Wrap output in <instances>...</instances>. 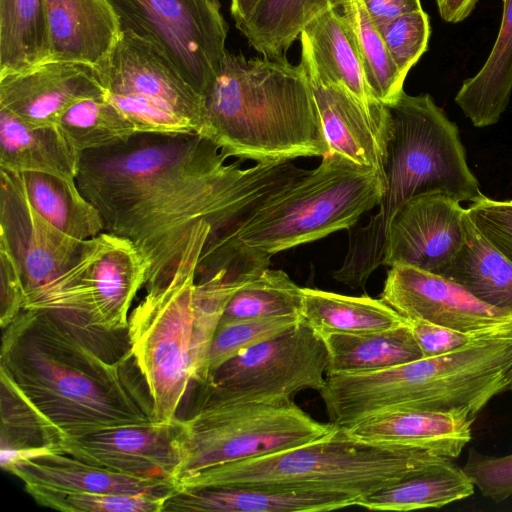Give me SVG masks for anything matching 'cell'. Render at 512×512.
I'll return each instance as SVG.
<instances>
[{
  "label": "cell",
  "instance_id": "cell-1",
  "mask_svg": "<svg viewBox=\"0 0 512 512\" xmlns=\"http://www.w3.org/2000/svg\"><path fill=\"white\" fill-rule=\"evenodd\" d=\"M197 133L137 134L82 154L77 185L102 216L104 231L130 241L147 265L145 288L176 269L200 222L219 235L263 199L309 170L291 161L241 169Z\"/></svg>",
  "mask_w": 512,
  "mask_h": 512
},
{
  "label": "cell",
  "instance_id": "cell-2",
  "mask_svg": "<svg viewBox=\"0 0 512 512\" xmlns=\"http://www.w3.org/2000/svg\"><path fill=\"white\" fill-rule=\"evenodd\" d=\"M3 329L0 379L44 444L156 422L129 342L57 313L22 310Z\"/></svg>",
  "mask_w": 512,
  "mask_h": 512
},
{
  "label": "cell",
  "instance_id": "cell-3",
  "mask_svg": "<svg viewBox=\"0 0 512 512\" xmlns=\"http://www.w3.org/2000/svg\"><path fill=\"white\" fill-rule=\"evenodd\" d=\"M386 189L378 170L336 153L260 201L241 221L208 238L197 279L219 275L244 284L270 266L273 255L343 229L378 206Z\"/></svg>",
  "mask_w": 512,
  "mask_h": 512
},
{
  "label": "cell",
  "instance_id": "cell-4",
  "mask_svg": "<svg viewBox=\"0 0 512 512\" xmlns=\"http://www.w3.org/2000/svg\"><path fill=\"white\" fill-rule=\"evenodd\" d=\"M197 134L227 157L257 163L329 154L307 74L284 56L247 59L227 51Z\"/></svg>",
  "mask_w": 512,
  "mask_h": 512
},
{
  "label": "cell",
  "instance_id": "cell-5",
  "mask_svg": "<svg viewBox=\"0 0 512 512\" xmlns=\"http://www.w3.org/2000/svg\"><path fill=\"white\" fill-rule=\"evenodd\" d=\"M512 337L482 336L454 352L361 373L327 374L319 392L330 423L349 428L397 410H467L477 414L509 389Z\"/></svg>",
  "mask_w": 512,
  "mask_h": 512
},
{
  "label": "cell",
  "instance_id": "cell-6",
  "mask_svg": "<svg viewBox=\"0 0 512 512\" xmlns=\"http://www.w3.org/2000/svg\"><path fill=\"white\" fill-rule=\"evenodd\" d=\"M442 459L427 450L363 441L337 427L311 443L206 468L177 488L249 487L361 499Z\"/></svg>",
  "mask_w": 512,
  "mask_h": 512
},
{
  "label": "cell",
  "instance_id": "cell-7",
  "mask_svg": "<svg viewBox=\"0 0 512 512\" xmlns=\"http://www.w3.org/2000/svg\"><path fill=\"white\" fill-rule=\"evenodd\" d=\"M386 106L391 119L384 164L386 189L377 212L351 232L354 247L372 258L384 256L389 224L411 198L444 193L459 202H474L484 195L468 166L458 127L429 94L403 92Z\"/></svg>",
  "mask_w": 512,
  "mask_h": 512
},
{
  "label": "cell",
  "instance_id": "cell-8",
  "mask_svg": "<svg viewBox=\"0 0 512 512\" xmlns=\"http://www.w3.org/2000/svg\"><path fill=\"white\" fill-rule=\"evenodd\" d=\"M212 226L200 222L172 275L146 289L129 314V347L144 377L157 421H172L192 380L197 265Z\"/></svg>",
  "mask_w": 512,
  "mask_h": 512
},
{
  "label": "cell",
  "instance_id": "cell-9",
  "mask_svg": "<svg viewBox=\"0 0 512 512\" xmlns=\"http://www.w3.org/2000/svg\"><path fill=\"white\" fill-rule=\"evenodd\" d=\"M181 421L182 459L173 481L206 468L319 440L337 427L312 418L292 400L205 402Z\"/></svg>",
  "mask_w": 512,
  "mask_h": 512
},
{
  "label": "cell",
  "instance_id": "cell-10",
  "mask_svg": "<svg viewBox=\"0 0 512 512\" xmlns=\"http://www.w3.org/2000/svg\"><path fill=\"white\" fill-rule=\"evenodd\" d=\"M146 278L137 248L103 231L82 243L71 263L39 289L38 300L47 311L120 332L127 329L129 309Z\"/></svg>",
  "mask_w": 512,
  "mask_h": 512
},
{
  "label": "cell",
  "instance_id": "cell-11",
  "mask_svg": "<svg viewBox=\"0 0 512 512\" xmlns=\"http://www.w3.org/2000/svg\"><path fill=\"white\" fill-rule=\"evenodd\" d=\"M328 351L323 337L300 320L225 362L200 385L205 402L288 401L305 389L320 392Z\"/></svg>",
  "mask_w": 512,
  "mask_h": 512
},
{
  "label": "cell",
  "instance_id": "cell-12",
  "mask_svg": "<svg viewBox=\"0 0 512 512\" xmlns=\"http://www.w3.org/2000/svg\"><path fill=\"white\" fill-rule=\"evenodd\" d=\"M121 29L153 42L204 98L227 50L219 0H107Z\"/></svg>",
  "mask_w": 512,
  "mask_h": 512
},
{
  "label": "cell",
  "instance_id": "cell-13",
  "mask_svg": "<svg viewBox=\"0 0 512 512\" xmlns=\"http://www.w3.org/2000/svg\"><path fill=\"white\" fill-rule=\"evenodd\" d=\"M59 230L28 201L15 175L0 169V247L21 274L25 298L60 274L82 243Z\"/></svg>",
  "mask_w": 512,
  "mask_h": 512
},
{
  "label": "cell",
  "instance_id": "cell-14",
  "mask_svg": "<svg viewBox=\"0 0 512 512\" xmlns=\"http://www.w3.org/2000/svg\"><path fill=\"white\" fill-rule=\"evenodd\" d=\"M461 202L444 193L408 200L387 231L383 265H409L438 274L463 246L469 217Z\"/></svg>",
  "mask_w": 512,
  "mask_h": 512
},
{
  "label": "cell",
  "instance_id": "cell-15",
  "mask_svg": "<svg viewBox=\"0 0 512 512\" xmlns=\"http://www.w3.org/2000/svg\"><path fill=\"white\" fill-rule=\"evenodd\" d=\"M380 299L406 320L480 335H488L512 315L483 303L441 275L402 264L390 267Z\"/></svg>",
  "mask_w": 512,
  "mask_h": 512
},
{
  "label": "cell",
  "instance_id": "cell-16",
  "mask_svg": "<svg viewBox=\"0 0 512 512\" xmlns=\"http://www.w3.org/2000/svg\"><path fill=\"white\" fill-rule=\"evenodd\" d=\"M96 68L107 92L161 102L189 118L198 133L204 98L153 42L122 30L107 60Z\"/></svg>",
  "mask_w": 512,
  "mask_h": 512
},
{
  "label": "cell",
  "instance_id": "cell-17",
  "mask_svg": "<svg viewBox=\"0 0 512 512\" xmlns=\"http://www.w3.org/2000/svg\"><path fill=\"white\" fill-rule=\"evenodd\" d=\"M181 421L123 426L61 443L64 454L127 475L173 481L181 463Z\"/></svg>",
  "mask_w": 512,
  "mask_h": 512
},
{
  "label": "cell",
  "instance_id": "cell-18",
  "mask_svg": "<svg viewBox=\"0 0 512 512\" xmlns=\"http://www.w3.org/2000/svg\"><path fill=\"white\" fill-rule=\"evenodd\" d=\"M105 92L96 67L47 61L28 71L0 77V108L31 127H57L75 101Z\"/></svg>",
  "mask_w": 512,
  "mask_h": 512
},
{
  "label": "cell",
  "instance_id": "cell-19",
  "mask_svg": "<svg viewBox=\"0 0 512 512\" xmlns=\"http://www.w3.org/2000/svg\"><path fill=\"white\" fill-rule=\"evenodd\" d=\"M300 39V63L305 71L347 89L389 136V109L374 97L366 82L354 31L340 8H329L313 18L303 28Z\"/></svg>",
  "mask_w": 512,
  "mask_h": 512
},
{
  "label": "cell",
  "instance_id": "cell-20",
  "mask_svg": "<svg viewBox=\"0 0 512 512\" xmlns=\"http://www.w3.org/2000/svg\"><path fill=\"white\" fill-rule=\"evenodd\" d=\"M476 416L467 410H397L368 417L346 428L355 438L400 445L457 458L471 440Z\"/></svg>",
  "mask_w": 512,
  "mask_h": 512
},
{
  "label": "cell",
  "instance_id": "cell-21",
  "mask_svg": "<svg viewBox=\"0 0 512 512\" xmlns=\"http://www.w3.org/2000/svg\"><path fill=\"white\" fill-rule=\"evenodd\" d=\"M45 8L48 61L99 67L107 60L122 31L107 0H45Z\"/></svg>",
  "mask_w": 512,
  "mask_h": 512
},
{
  "label": "cell",
  "instance_id": "cell-22",
  "mask_svg": "<svg viewBox=\"0 0 512 512\" xmlns=\"http://www.w3.org/2000/svg\"><path fill=\"white\" fill-rule=\"evenodd\" d=\"M306 74L329 153L339 154L384 175L390 135L377 127L361 103L343 86L326 83Z\"/></svg>",
  "mask_w": 512,
  "mask_h": 512
},
{
  "label": "cell",
  "instance_id": "cell-23",
  "mask_svg": "<svg viewBox=\"0 0 512 512\" xmlns=\"http://www.w3.org/2000/svg\"><path fill=\"white\" fill-rule=\"evenodd\" d=\"M8 472L25 486L62 491L168 496L178 491L167 478L127 475L59 453L26 460Z\"/></svg>",
  "mask_w": 512,
  "mask_h": 512
},
{
  "label": "cell",
  "instance_id": "cell-24",
  "mask_svg": "<svg viewBox=\"0 0 512 512\" xmlns=\"http://www.w3.org/2000/svg\"><path fill=\"white\" fill-rule=\"evenodd\" d=\"M358 498L339 493L280 491L249 487L178 490L165 503L167 511L322 512L356 506Z\"/></svg>",
  "mask_w": 512,
  "mask_h": 512
},
{
  "label": "cell",
  "instance_id": "cell-25",
  "mask_svg": "<svg viewBox=\"0 0 512 512\" xmlns=\"http://www.w3.org/2000/svg\"><path fill=\"white\" fill-rule=\"evenodd\" d=\"M82 153L57 127H31L0 108V169L76 180Z\"/></svg>",
  "mask_w": 512,
  "mask_h": 512
},
{
  "label": "cell",
  "instance_id": "cell-26",
  "mask_svg": "<svg viewBox=\"0 0 512 512\" xmlns=\"http://www.w3.org/2000/svg\"><path fill=\"white\" fill-rule=\"evenodd\" d=\"M512 93V0H503L500 29L482 68L465 80L455 102L475 127L496 124Z\"/></svg>",
  "mask_w": 512,
  "mask_h": 512
},
{
  "label": "cell",
  "instance_id": "cell-27",
  "mask_svg": "<svg viewBox=\"0 0 512 512\" xmlns=\"http://www.w3.org/2000/svg\"><path fill=\"white\" fill-rule=\"evenodd\" d=\"M475 485L450 459H442L358 500L372 511H411L440 508L474 494Z\"/></svg>",
  "mask_w": 512,
  "mask_h": 512
},
{
  "label": "cell",
  "instance_id": "cell-28",
  "mask_svg": "<svg viewBox=\"0 0 512 512\" xmlns=\"http://www.w3.org/2000/svg\"><path fill=\"white\" fill-rule=\"evenodd\" d=\"M302 290L301 319L322 337L328 334L371 333L407 323L381 299L346 296L314 288Z\"/></svg>",
  "mask_w": 512,
  "mask_h": 512
},
{
  "label": "cell",
  "instance_id": "cell-29",
  "mask_svg": "<svg viewBox=\"0 0 512 512\" xmlns=\"http://www.w3.org/2000/svg\"><path fill=\"white\" fill-rule=\"evenodd\" d=\"M323 339L327 374L371 372L423 358L408 322L383 331L328 334Z\"/></svg>",
  "mask_w": 512,
  "mask_h": 512
},
{
  "label": "cell",
  "instance_id": "cell-30",
  "mask_svg": "<svg viewBox=\"0 0 512 512\" xmlns=\"http://www.w3.org/2000/svg\"><path fill=\"white\" fill-rule=\"evenodd\" d=\"M12 173L31 205L62 232L85 241L104 231L101 214L76 180L40 172Z\"/></svg>",
  "mask_w": 512,
  "mask_h": 512
},
{
  "label": "cell",
  "instance_id": "cell-31",
  "mask_svg": "<svg viewBox=\"0 0 512 512\" xmlns=\"http://www.w3.org/2000/svg\"><path fill=\"white\" fill-rule=\"evenodd\" d=\"M438 275L483 303L512 313V264L482 237L471 220L463 246Z\"/></svg>",
  "mask_w": 512,
  "mask_h": 512
},
{
  "label": "cell",
  "instance_id": "cell-32",
  "mask_svg": "<svg viewBox=\"0 0 512 512\" xmlns=\"http://www.w3.org/2000/svg\"><path fill=\"white\" fill-rule=\"evenodd\" d=\"M45 0H0V77L49 60Z\"/></svg>",
  "mask_w": 512,
  "mask_h": 512
},
{
  "label": "cell",
  "instance_id": "cell-33",
  "mask_svg": "<svg viewBox=\"0 0 512 512\" xmlns=\"http://www.w3.org/2000/svg\"><path fill=\"white\" fill-rule=\"evenodd\" d=\"M346 0H259L236 27L263 56H283L317 15L340 8Z\"/></svg>",
  "mask_w": 512,
  "mask_h": 512
},
{
  "label": "cell",
  "instance_id": "cell-34",
  "mask_svg": "<svg viewBox=\"0 0 512 512\" xmlns=\"http://www.w3.org/2000/svg\"><path fill=\"white\" fill-rule=\"evenodd\" d=\"M58 126L82 154L122 144L138 134L105 93L75 101L63 113Z\"/></svg>",
  "mask_w": 512,
  "mask_h": 512
},
{
  "label": "cell",
  "instance_id": "cell-35",
  "mask_svg": "<svg viewBox=\"0 0 512 512\" xmlns=\"http://www.w3.org/2000/svg\"><path fill=\"white\" fill-rule=\"evenodd\" d=\"M303 290L283 270L269 267L236 290L219 324L258 318L299 316Z\"/></svg>",
  "mask_w": 512,
  "mask_h": 512
},
{
  "label": "cell",
  "instance_id": "cell-36",
  "mask_svg": "<svg viewBox=\"0 0 512 512\" xmlns=\"http://www.w3.org/2000/svg\"><path fill=\"white\" fill-rule=\"evenodd\" d=\"M340 11L354 31L366 82L372 94L384 105L395 103L404 92L405 78L391 58L363 1L346 0Z\"/></svg>",
  "mask_w": 512,
  "mask_h": 512
},
{
  "label": "cell",
  "instance_id": "cell-37",
  "mask_svg": "<svg viewBox=\"0 0 512 512\" xmlns=\"http://www.w3.org/2000/svg\"><path fill=\"white\" fill-rule=\"evenodd\" d=\"M217 276L196 279L192 335V380L203 384L208 378L207 359L210 346L224 310L238 288Z\"/></svg>",
  "mask_w": 512,
  "mask_h": 512
},
{
  "label": "cell",
  "instance_id": "cell-38",
  "mask_svg": "<svg viewBox=\"0 0 512 512\" xmlns=\"http://www.w3.org/2000/svg\"><path fill=\"white\" fill-rule=\"evenodd\" d=\"M40 505L64 512H163L170 496L72 492L25 486Z\"/></svg>",
  "mask_w": 512,
  "mask_h": 512
},
{
  "label": "cell",
  "instance_id": "cell-39",
  "mask_svg": "<svg viewBox=\"0 0 512 512\" xmlns=\"http://www.w3.org/2000/svg\"><path fill=\"white\" fill-rule=\"evenodd\" d=\"M300 320L301 317L290 315L219 324L208 354V377L241 351L274 337Z\"/></svg>",
  "mask_w": 512,
  "mask_h": 512
},
{
  "label": "cell",
  "instance_id": "cell-40",
  "mask_svg": "<svg viewBox=\"0 0 512 512\" xmlns=\"http://www.w3.org/2000/svg\"><path fill=\"white\" fill-rule=\"evenodd\" d=\"M105 95L132 123L138 134L175 136L197 133L189 118L161 102L107 91Z\"/></svg>",
  "mask_w": 512,
  "mask_h": 512
},
{
  "label": "cell",
  "instance_id": "cell-41",
  "mask_svg": "<svg viewBox=\"0 0 512 512\" xmlns=\"http://www.w3.org/2000/svg\"><path fill=\"white\" fill-rule=\"evenodd\" d=\"M377 27L400 74L406 78L427 50L430 36L427 13L421 9Z\"/></svg>",
  "mask_w": 512,
  "mask_h": 512
},
{
  "label": "cell",
  "instance_id": "cell-42",
  "mask_svg": "<svg viewBox=\"0 0 512 512\" xmlns=\"http://www.w3.org/2000/svg\"><path fill=\"white\" fill-rule=\"evenodd\" d=\"M482 237L512 264V200L483 195L466 209Z\"/></svg>",
  "mask_w": 512,
  "mask_h": 512
},
{
  "label": "cell",
  "instance_id": "cell-43",
  "mask_svg": "<svg viewBox=\"0 0 512 512\" xmlns=\"http://www.w3.org/2000/svg\"><path fill=\"white\" fill-rule=\"evenodd\" d=\"M463 470L484 497L501 502L512 496V454L490 456L470 448Z\"/></svg>",
  "mask_w": 512,
  "mask_h": 512
},
{
  "label": "cell",
  "instance_id": "cell-44",
  "mask_svg": "<svg viewBox=\"0 0 512 512\" xmlns=\"http://www.w3.org/2000/svg\"><path fill=\"white\" fill-rule=\"evenodd\" d=\"M423 358L445 355L467 347L482 336L448 328L424 320H407Z\"/></svg>",
  "mask_w": 512,
  "mask_h": 512
},
{
  "label": "cell",
  "instance_id": "cell-45",
  "mask_svg": "<svg viewBox=\"0 0 512 512\" xmlns=\"http://www.w3.org/2000/svg\"><path fill=\"white\" fill-rule=\"evenodd\" d=\"M0 274V322L4 328L23 310L25 291L18 267L3 247H0Z\"/></svg>",
  "mask_w": 512,
  "mask_h": 512
},
{
  "label": "cell",
  "instance_id": "cell-46",
  "mask_svg": "<svg viewBox=\"0 0 512 512\" xmlns=\"http://www.w3.org/2000/svg\"><path fill=\"white\" fill-rule=\"evenodd\" d=\"M376 26L422 9L420 0H362Z\"/></svg>",
  "mask_w": 512,
  "mask_h": 512
},
{
  "label": "cell",
  "instance_id": "cell-47",
  "mask_svg": "<svg viewBox=\"0 0 512 512\" xmlns=\"http://www.w3.org/2000/svg\"><path fill=\"white\" fill-rule=\"evenodd\" d=\"M57 453L64 454L59 445L52 443L19 448L0 447V465L3 470L9 471L13 466L26 460Z\"/></svg>",
  "mask_w": 512,
  "mask_h": 512
},
{
  "label": "cell",
  "instance_id": "cell-48",
  "mask_svg": "<svg viewBox=\"0 0 512 512\" xmlns=\"http://www.w3.org/2000/svg\"><path fill=\"white\" fill-rule=\"evenodd\" d=\"M441 18L449 23H459L473 11L478 0H435Z\"/></svg>",
  "mask_w": 512,
  "mask_h": 512
},
{
  "label": "cell",
  "instance_id": "cell-49",
  "mask_svg": "<svg viewBox=\"0 0 512 512\" xmlns=\"http://www.w3.org/2000/svg\"><path fill=\"white\" fill-rule=\"evenodd\" d=\"M488 336H507L512 337V315L508 317L505 323L494 328Z\"/></svg>",
  "mask_w": 512,
  "mask_h": 512
},
{
  "label": "cell",
  "instance_id": "cell-50",
  "mask_svg": "<svg viewBox=\"0 0 512 512\" xmlns=\"http://www.w3.org/2000/svg\"><path fill=\"white\" fill-rule=\"evenodd\" d=\"M259 0H251V5H250V13L252 12L253 8L255 7V5L258 3ZM249 13V15H250ZM248 15V16H249Z\"/></svg>",
  "mask_w": 512,
  "mask_h": 512
},
{
  "label": "cell",
  "instance_id": "cell-51",
  "mask_svg": "<svg viewBox=\"0 0 512 512\" xmlns=\"http://www.w3.org/2000/svg\"><path fill=\"white\" fill-rule=\"evenodd\" d=\"M508 378H509V389L512 390V370L510 371Z\"/></svg>",
  "mask_w": 512,
  "mask_h": 512
}]
</instances>
